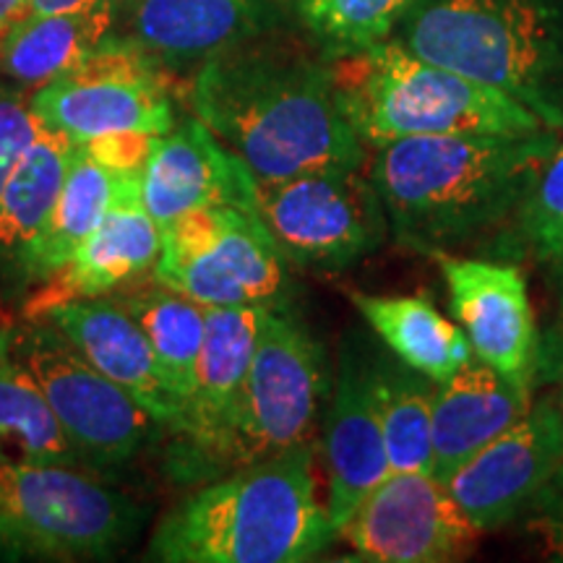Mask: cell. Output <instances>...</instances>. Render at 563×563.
Returning a JSON list of instances; mask_svg holds the SVG:
<instances>
[{"instance_id":"cell-1","label":"cell","mask_w":563,"mask_h":563,"mask_svg":"<svg viewBox=\"0 0 563 563\" xmlns=\"http://www.w3.org/2000/svg\"><path fill=\"white\" fill-rule=\"evenodd\" d=\"M183 100L256 183L368 159L336 100L332 60L292 26L201 63Z\"/></svg>"},{"instance_id":"cell-2","label":"cell","mask_w":563,"mask_h":563,"mask_svg":"<svg viewBox=\"0 0 563 563\" xmlns=\"http://www.w3.org/2000/svg\"><path fill=\"white\" fill-rule=\"evenodd\" d=\"M559 131L402 139L368 152L365 173L405 249L452 253L514 220L559 146Z\"/></svg>"},{"instance_id":"cell-3","label":"cell","mask_w":563,"mask_h":563,"mask_svg":"<svg viewBox=\"0 0 563 563\" xmlns=\"http://www.w3.org/2000/svg\"><path fill=\"white\" fill-rule=\"evenodd\" d=\"M316 441L196 485L154 527L162 563H306L340 538L316 493Z\"/></svg>"},{"instance_id":"cell-4","label":"cell","mask_w":563,"mask_h":563,"mask_svg":"<svg viewBox=\"0 0 563 563\" xmlns=\"http://www.w3.org/2000/svg\"><path fill=\"white\" fill-rule=\"evenodd\" d=\"M391 37L563 133V0H415Z\"/></svg>"},{"instance_id":"cell-5","label":"cell","mask_w":563,"mask_h":563,"mask_svg":"<svg viewBox=\"0 0 563 563\" xmlns=\"http://www.w3.org/2000/svg\"><path fill=\"white\" fill-rule=\"evenodd\" d=\"M332 70L344 118L368 152L402 139L545 129L509 95L420 58L394 37L332 60Z\"/></svg>"},{"instance_id":"cell-6","label":"cell","mask_w":563,"mask_h":563,"mask_svg":"<svg viewBox=\"0 0 563 563\" xmlns=\"http://www.w3.org/2000/svg\"><path fill=\"white\" fill-rule=\"evenodd\" d=\"M329 386L321 344L287 306L266 308L241 397L196 485L311 443Z\"/></svg>"},{"instance_id":"cell-7","label":"cell","mask_w":563,"mask_h":563,"mask_svg":"<svg viewBox=\"0 0 563 563\" xmlns=\"http://www.w3.org/2000/svg\"><path fill=\"white\" fill-rule=\"evenodd\" d=\"M146 509L74 464L0 462V548L53 561H102L139 538Z\"/></svg>"},{"instance_id":"cell-8","label":"cell","mask_w":563,"mask_h":563,"mask_svg":"<svg viewBox=\"0 0 563 563\" xmlns=\"http://www.w3.org/2000/svg\"><path fill=\"white\" fill-rule=\"evenodd\" d=\"M150 277L207 308L285 306L287 262L256 211L203 207L162 230Z\"/></svg>"},{"instance_id":"cell-9","label":"cell","mask_w":563,"mask_h":563,"mask_svg":"<svg viewBox=\"0 0 563 563\" xmlns=\"http://www.w3.org/2000/svg\"><path fill=\"white\" fill-rule=\"evenodd\" d=\"M11 344L40 384L84 470L125 467L162 431L129 391L97 371L51 321L24 319L11 327Z\"/></svg>"},{"instance_id":"cell-10","label":"cell","mask_w":563,"mask_h":563,"mask_svg":"<svg viewBox=\"0 0 563 563\" xmlns=\"http://www.w3.org/2000/svg\"><path fill=\"white\" fill-rule=\"evenodd\" d=\"M178 81L112 30L87 58L34 89L32 110L74 144L112 133L159 136L178 123Z\"/></svg>"},{"instance_id":"cell-11","label":"cell","mask_w":563,"mask_h":563,"mask_svg":"<svg viewBox=\"0 0 563 563\" xmlns=\"http://www.w3.org/2000/svg\"><path fill=\"white\" fill-rule=\"evenodd\" d=\"M256 214L285 262L300 269H350L389 235L384 201L365 167L256 183Z\"/></svg>"},{"instance_id":"cell-12","label":"cell","mask_w":563,"mask_h":563,"mask_svg":"<svg viewBox=\"0 0 563 563\" xmlns=\"http://www.w3.org/2000/svg\"><path fill=\"white\" fill-rule=\"evenodd\" d=\"M473 522L431 473H389L340 527L357 561L446 563L475 548Z\"/></svg>"},{"instance_id":"cell-13","label":"cell","mask_w":563,"mask_h":563,"mask_svg":"<svg viewBox=\"0 0 563 563\" xmlns=\"http://www.w3.org/2000/svg\"><path fill=\"white\" fill-rule=\"evenodd\" d=\"M561 470L563 420L543 394L522 420L454 470L443 485L475 530L490 532L527 517Z\"/></svg>"},{"instance_id":"cell-14","label":"cell","mask_w":563,"mask_h":563,"mask_svg":"<svg viewBox=\"0 0 563 563\" xmlns=\"http://www.w3.org/2000/svg\"><path fill=\"white\" fill-rule=\"evenodd\" d=\"M290 26H298L295 0H139L115 21L118 34L175 79L230 47Z\"/></svg>"},{"instance_id":"cell-15","label":"cell","mask_w":563,"mask_h":563,"mask_svg":"<svg viewBox=\"0 0 563 563\" xmlns=\"http://www.w3.org/2000/svg\"><path fill=\"white\" fill-rule=\"evenodd\" d=\"M454 319L483 363L534 389L538 329L519 266L435 253Z\"/></svg>"},{"instance_id":"cell-16","label":"cell","mask_w":563,"mask_h":563,"mask_svg":"<svg viewBox=\"0 0 563 563\" xmlns=\"http://www.w3.org/2000/svg\"><path fill=\"white\" fill-rule=\"evenodd\" d=\"M141 201L165 230L203 207L256 211V178L199 118L183 115L170 131L152 139L141 170Z\"/></svg>"},{"instance_id":"cell-17","label":"cell","mask_w":563,"mask_h":563,"mask_svg":"<svg viewBox=\"0 0 563 563\" xmlns=\"http://www.w3.org/2000/svg\"><path fill=\"white\" fill-rule=\"evenodd\" d=\"M266 308L269 306L207 308V334L196 368L194 397L183 431L173 435L167 456V473L186 488H194L201 464L228 428L249 376Z\"/></svg>"},{"instance_id":"cell-18","label":"cell","mask_w":563,"mask_h":563,"mask_svg":"<svg viewBox=\"0 0 563 563\" xmlns=\"http://www.w3.org/2000/svg\"><path fill=\"white\" fill-rule=\"evenodd\" d=\"M371 355L344 340L336 361L334 391L323 422L327 511L336 532L368 493L391 473L382 422L371 391Z\"/></svg>"},{"instance_id":"cell-19","label":"cell","mask_w":563,"mask_h":563,"mask_svg":"<svg viewBox=\"0 0 563 563\" xmlns=\"http://www.w3.org/2000/svg\"><path fill=\"white\" fill-rule=\"evenodd\" d=\"M159 245L162 230L141 201V180H136L112 203L87 241L70 253L68 262L53 277L40 282L24 302V319H37L60 302L123 290L144 274H152Z\"/></svg>"},{"instance_id":"cell-20","label":"cell","mask_w":563,"mask_h":563,"mask_svg":"<svg viewBox=\"0 0 563 563\" xmlns=\"http://www.w3.org/2000/svg\"><path fill=\"white\" fill-rule=\"evenodd\" d=\"M37 319L51 321L97 371L129 391L162 431H183V407L162 378L152 344L115 295L60 302Z\"/></svg>"},{"instance_id":"cell-21","label":"cell","mask_w":563,"mask_h":563,"mask_svg":"<svg viewBox=\"0 0 563 563\" xmlns=\"http://www.w3.org/2000/svg\"><path fill=\"white\" fill-rule=\"evenodd\" d=\"M532 386L506 378L473 355L433 386V475L443 483L530 412Z\"/></svg>"},{"instance_id":"cell-22","label":"cell","mask_w":563,"mask_h":563,"mask_svg":"<svg viewBox=\"0 0 563 563\" xmlns=\"http://www.w3.org/2000/svg\"><path fill=\"white\" fill-rule=\"evenodd\" d=\"M141 175L110 170L100 159H95L84 146L76 144L70 159L66 183H63L58 201L37 235L13 253L11 264L16 277L24 285H40L53 277L70 253L91 235V230L102 222V217L121 199L123 191Z\"/></svg>"},{"instance_id":"cell-23","label":"cell","mask_w":563,"mask_h":563,"mask_svg":"<svg viewBox=\"0 0 563 563\" xmlns=\"http://www.w3.org/2000/svg\"><path fill=\"white\" fill-rule=\"evenodd\" d=\"M350 298L386 350L433 384L452 378L475 355L462 327L422 295L352 292Z\"/></svg>"},{"instance_id":"cell-24","label":"cell","mask_w":563,"mask_h":563,"mask_svg":"<svg viewBox=\"0 0 563 563\" xmlns=\"http://www.w3.org/2000/svg\"><path fill=\"white\" fill-rule=\"evenodd\" d=\"M115 30L110 5L70 13H30L0 40V76L40 89L87 58Z\"/></svg>"},{"instance_id":"cell-25","label":"cell","mask_w":563,"mask_h":563,"mask_svg":"<svg viewBox=\"0 0 563 563\" xmlns=\"http://www.w3.org/2000/svg\"><path fill=\"white\" fill-rule=\"evenodd\" d=\"M123 302L152 344L162 378L170 386L173 397L183 407L186 422L188 402L194 397L196 368L207 334V306L186 298V295L162 287L159 282H131L123 290L112 292Z\"/></svg>"},{"instance_id":"cell-26","label":"cell","mask_w":563,"mask_h":563,"mask_svg":"<svg viewBox=\"0 0 563 563\" xmlns=\"http://www.w3.org/2000/svg\"><path fill=\"white\" fill-rule=\"evenodd\" d=\"M371 391L391 473L433 475V382L397 357L373 352Z\"/></svg>"},{"instance_id":"cell-27","label":"cell","mask_w":563,"mask_h":563,"mask_svg":"<svg viewBox=\"0 0 563 563\" xmlns=\"http://www.w3.org/2000/svg\"><path fill=\"white\" fill-rule=\"evenodd\" d=\"M0 462L81 467L40 384L13 352L11 327H0Z\"/></svg>"},{"instance_id":"cell-28","label":"cell","mask_w":563,"mask_h":563,"mask_svg":"<svg viewBox=\"0 0 563 563\" xmlns=\"http://www.w3.org/2000/svg\"><path fill=\"white\" fill-rule=\"evenodd\" d=\"M76 144L63 133L42 125L40 136L13 167L0 191V253L13 256L45 224L63 183H66Z\"/></svg>"},{"instance_id":"cell-29","label":"cell","mask_w":563,"mask_h":563,"mask_svg":"<svg viewBox=\"0 0 563 563\" xmlns=\"http://www.w3.org/2000/svg\"><path fill=\"white\" fill-rule=\"evenodd\" d=\"M415 0H295V24L329 60L389 40Z\"/></svg>"},{"instance_id":"cell-30","label":"cell","mask_w":563,"mask_h":563,"mask_svg":"<svg viewBox=\"0 0 563 563\" xmlns=\"http://www.w3.org/2000/svg\"><path fill=\"white\" fill-rule=\"evenodd\" d=\"M506 253H525L540 264L563 262V141L514 214L511 230L506 232Z\"/></svg>"},{"instance_id":"cell-31","label":"cell","mask_w":563,"mask_h":563,"mask_svg":"<svg viewBox=\"0 0 563 563\" xmlns=\"http://www.w3.org/2000/svg\"><path fill=\"white\" fill-rule=\"evenodd\" d=\"M40 131L42 123L32 110V89L0 76V191Z\"/></svg>"},{"instance_id":"cell-32","label":"cell","mask_w":563,"mask_h":563,"mask_svg":"<svg viewBox=\"0 0 563 563\" xmlns=\"http://www.w3.org/2000/svg\"><path fill=\"white\" fill-rule=\"evenodd\" d=\"M150 133H112V136L91 139L87 144H79L87 150L91 157L100 159L110 170L141 175L144 162L152 150Z\"/></svg>"},{"instance_id":"cell-33","label":"cell","mask_w":563,"mask_h":563,"mask_svg":"<svg viewBox=\"0 0 563 563\" xmlns=\"http://www.w3.org/2000/svg\"><path fill=\"white\" fill-rule=\"evenodd\" d=\"M527 517H530V530L543 538L551 559L563 561V470L548 485L540 501L527 511Z\"/></svg>"},{"instance_id":"cell-34","label":"cell","mask_w":563,"mask_h":563,"mask_svg":"<svg viewBox=\"0 0 563 563\" xmlns=\"http://www.w3.org/2000/svg\"><path fill=\"white\" fill-rule=\"evenodd\" d=\"M534 384L545 386V397L563 420V327H555L538 340L534 352Z\"/></svg>"},{"instance_id":"cell-35","label":"cell","mask_w":563,"mask_h":563,"mask_svg":"<svg viewBox=\"0 0 563 563\" xmlns=\"http://www.w3.org/2000/svg\"><path fill=\"white\" fill-rule=\"evenodd\" d=\"M32 13H70L104 5L102 0H30Z\"/></svg>"},{"instance_id":"cell-36","label":"cell","mask_w":563,"mask_h":563,"mask_svg":"<svg viewBox=\"0 0 563 563\" xmlns=\"http://www.w3.org/2000/svg\"><path fill=\"white\" fill-rule=\"evenodd\" d=\"M32 13L30 0H0V40Z\"/></svg>"},{"instance_id":"cell-37","label":"cell","mask_w":563,"mask_h":563,"mask_svg":"<svg viewBox=\"0 0 563 563\" xmlns=\"http://www.w3.org/2000/svg\"><path fill=\"white\" fill-rule=\"evenodd\" d=\"M102 3H104V5H110V11L115 13V21H118V19L123 16L125 11H131L133 5L139 3V0H102Z\"/></svg>"}]
</instances>
